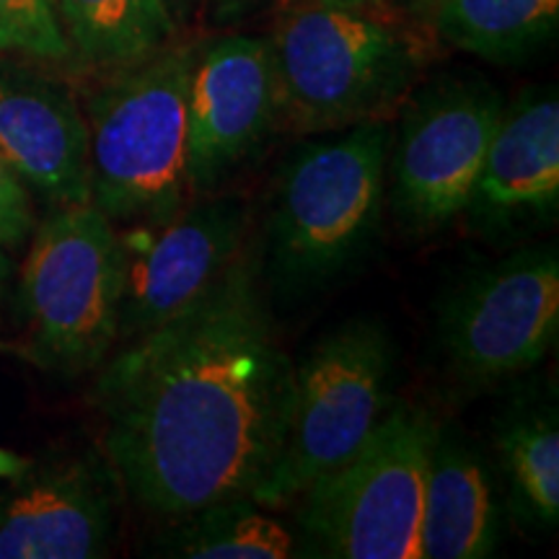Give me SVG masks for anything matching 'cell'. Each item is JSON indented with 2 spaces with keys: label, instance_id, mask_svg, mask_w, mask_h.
<instances>
[{
  "label": "cell",
  "instance_id": "cell-22",
  "mask_svg": "<svg viewBox=\"0 0 559 559\" xmlns=\"http://www.w3.org/2000/svg\"><path fill=\"white\" fill-rule=\"evenodd\" d=\"M29 464H32L29 459L19 456V453H13V451L3 449V445H0V479L19 477V474L24 472Z\"/></svg>",
  "mask_w": 559,
  "mask_h": 559
},
{
  "label": "cell",
  "instance_id": "cell-18",
  "mask_svg": "<svg viewBox=\"0 0 559 559\" xmlns=\"http://www.w3.org/2000/svg\"><path fill=\"white\" fill-rule=\"evenodd\" d=\"M169 544L171 557L187 559H288L300 547L288 526L254 498H230L177 519Z\"/></svg>",
  "mask_w": 559,
  "mask_h": 559
},
{
  "label": "cell",
  "instance_id": "cell-23",
  "mask_svg": "<svg viewBox=\"0 0 559 559\" xmlns=\"http://www.w3.org/2000/svg\"><path fill=\"white\" fill-rule=\"evenodd\" d=\"M11 272H13V262H11L9 251H5L3 243H0V298H3L5 283L11 280Z\"/></svg>",
  "mask_w": 559,
  "mask_h": 559
},
{
  "label": "cell",
  "instance_id": "cell-17",
  "mask_svg": "<svg viewBox=\"0 0 559 559\" xmlns=\"http://www.w3.org/2000/svg\"><path fill=\"white\" fill-rule=\"evenodd\" d=\"M438 37L489 62H521L555 39L559 0H432Z\"/></svg>",
  "mask_w": 559,
  "mask_h": 559
},
{
  "label": "cell",
  "instance_id": "cell-15",
  "mask_svg": "<svg viewBox=\"0 0 559 559\" xmlns=\"http://www.w3.org/2000/svg\"><path fill=\"white\" fill-rule=\"evenodd\" d=\"M498 542L500 510L485 464L440 428L425 474L419 559H487Z\"/></svg>",
  "mask_w": 559,
  "mask_h": 559
},
{
  "label": "cell",
  "instance_id": "cell-10",
  "mask_svg": "<svg viewBox=\"0 0 559 559\" xmlns=\"http://www.w3.org/2000/svg\"><path fill=\"white\" fill-rule=\"evenodd\" d=\"M249 210L236 198H194L145 241H124L120 334L132 342L190 309L243 254Z\"/></svg>",
  "mask_w": 559,
  "mask_h": 559
},
{
  "label": "cell",
  "instance_id": "cell-11",
  "mask_svg": "<svg viewBox=\"0 0 559 559\" xmlns=\"http://www.w3.org/2000/svg\"><path fill=\"white\" fill-rule=\"evenodd\" d=\"M277 128L267 37L228 34L194 50L187 88V190L213 194Z\"/></svg>",
  "mask_w": 559,
  "mask_h": 559
},
{
  "label": "cell",
  "instance_id": "cell-13",
  "mask_svg": "<svg viewBox=\"0 0 559 559\" xmlns=\"http://www.w3.org/2000/svg\"><path fill=\"white\" fill-rule=\"evenodd\" d=\"M0 156L50 205L91 202L86 117L55 75L0 60Z\"/></svg>",
  "mask_w": 559,
  "mask_h": 559
},
{
  "label": "cell",
  "instance_id": "cell-5",
  "mask_svg": "<svg viewBox=\"0 0 559 559\" xmlns=\"http://www.w3.org/2000/svg\"><path fill=\"white\" fill-rule=\"evenodd\" d=\"M124 241L94 202L55 207L34 230L19 277L26 353L39 368L81 376L120 334Z\"/></svg>",
  "mask_w": 559,
  "mask_h": 559
},
{
  "label": "cell",
  "instance_id": "cell-6",
  "mask_svg": "<svg viewBox=\"0 0 559 559\" xmlns=\"http://www.w3.org/2000/svg\"><path fill=\"white\" fill-rule=\"evenodd\" d=\"M440 425L428 409L394 404L370 438L304 489V557L419 559L425 474Z\"/></svg>",
  "mask_w": 559,
  "mask_h": 559
},
{
  "label": "cell",
  "instance_id": "cell-19",
  "mask_svg": "<svg viewBox=\"0 0 559 559\" xmlns=\"http://www.w3.org/2000/svg\"><path fill=\"white\" fill-rule=\"evenodd\" d=\"M498 451L515 513L555 528L559 521V428L555 409L526 412L500 428Z\"/></svg>",
  "mask_w": 559,
  "mask_h": 559
},
{
  "label": "cell",
  "instance_id": "cell-12",
  "mask_svg": "<svg viewBox=\"0 0 559 559\" xmlns=\"http://www.w3.org/2000/svg\"><path fill=\"white\" fill-rule=\"evenodd\" d=\"M120 498L122 481L107 453L29 464L0 492V559L107 557Z\"/></svg>",
  "mask_w": 559,
  "mask_h": 559
},
{
  "label": "cell",
  "instance_id": "cell-16",
  "mask_svg": "<svg viewBox=\"0 0 559 559\" xmlns=\"http://www.w3.org/2000/svg\"><path fill=\"white\" fill-rule=\"evenodd\" d=\"M70 58L99 70L140 62L174 34L171 0H55Z\"/></svg>",
  "mask_w": 559,
  "mask_h": 559
},
{
  "label": "cell",
  "instance_id": "cell-21",
  "mask_svg": "<svg viewBox=\"0 0 559 559\" xmlns=\"http://www.w3.org/2000/svg\"><path fill=\"white\" fill-rule=\"evenodd\" d=\"M32 230L34 210L29 190L0 156V243L5 249L21 247Z\"/></svg>",
  "mask_w": 559,
  "mask_h": 559
},
{
  "label": "cell",
  "instance_id": "cell-3",
  "mask_svg": "<svg viewBox=\"0 0 559 559\" xmlns=\"http://www.w3.org/2000/svg\"><path fill=\"white\" fill-rule=\"evenodd\" d=\"M192 47H160L86 94L91 202L111 223L156 228L190 202L187 88Z\"/></svg>",
  "mask_w": 559,
  "mask_h": 559
},
{
  "label": "cell",
  "instance_id": "cell-14",
  "mask_svg": "<svg viewBox=\"0 0 559 559\" xmlns=\"http://www.w3.org/2000/svg\"><path fill=\"white\" fill-rule=\"evenodd\" d=\"M557 205L559 99L555 86H536L502 104L464 213L481 234H502L551 221Z\"/></svg>",
  "mask_w": 559,
  "mask_h": 559
},
{
  "label": "cell",
  "instance_id": "cell-9",
  "mask_svg": "<svg viewBox=\"0 0 559 559\" xmlns=\"http://www.w3.org/2000/svg\"><path fill=\"white\" fill-rule=\"evenodd\" d=\"M440 345L464 381L492 383L534 368L559 332V257L549 243L513 251L449 293Z\"/></svg>",
  "mask_w": 559,
  "mask_h": 559
},
{
  "label": "cell",
  "instance_id": "cell-4",
  "mask_svg": "<svg viewBox=\"0 0 559 559\" xmlns=\"http://www.w3.org/2000/svg\"><path fill=\"white\" fill-rule=\"evenodd\" d=\"M394 124L366 120L298 145L277 179L270 260L277 280L309 288L353 264L381 226Z\"/></svg>",
  "mask_w": 559,
  "mask_h": 559
},
{
  "label": "cell",
  "instance_id": "cell-1",
  "mask_svg": "<svg viewBox=\"0 0 559 559\" xmlns=\"http://www.w3.org/2000/svg\"><path fill=\"white\" fill-rule=\"evenodd\" d=\"M293 360L241 254L198 304L124 345L96 381L104 453L160 519L254 498L283 451Z\"/></svg>",
  "mask_w": 559,
  "mask_h": 559
},
{
  "label": "cell",
  "instance_id": "cell-20",
  "mask_svg": "<svg viewBox=\"0 0 559 559\" xmlns=\"http://www.w3.org/2000/svg\"><path fill=\"white\" fill-rule=\"evenodd\" d=\"M0 52L39 62L70 60L55 0H0Z\"/></svg>",
  "mask_w": 559,
  "mask_h": 559
},
{
  "label": "cell",
  "instance_id": "cell-24",
  "mask_svg": "<svg viewBox=\"0 0 559 559\" xmlns=\"http://www.w3.org/2000/svg\"><path fill=\"white\" fill-rule=\"evenodd\" d=\"M171 3H174V5H177V0H171Z\"/></svg>",
  "mask_w": 559,
  "mask_h": 559
},
{
  "label": "cell",
  "instance_id": "cell-7",
  "mask_svg": "<svg viewBox=\"0 0 559 559\" xmlns=\"http://www.w3.org/2000/svg\"><path fill=\"white\" fill-rule=\"evenodd\" d=\"M394 342L373 319H349L321 337L293 368V402L283 451L254 495L277 508L337 469L394 407Z\"/></svg>",
  "mask_w": 559,
  "mask_h": 559
},
{
  "label": "cell",
  "instance_id": "cell-2",
  "mask_svg": "<svg viewBox=\"0 0 559 559\" xmlns=\"http://www.w3.org/2000/svg\"><path fill=\"white\" fill-rule=\"evenodd\" d=\"M277 124L321 135L396 107L430 45L386 0H277L270 26Z\"/></svg>",
  "mask_w": 559,
  "mask_h": 559
},
{
  "label": "cell",
  "instance_id": "cell-8",
  "mask_svg": "<svg viewBox=\"0 0 559 559\" xmlns=\"http://www.w3.org/2000/svg\"><path fill=\"white\" fill-rule=\"evenodd\" d=\"M502 104L477 75H440L412 96L391 140L386 185L404 228L430 234L464 213Z\"/></svg>",
  "mask_w": 559,
  "mask_h": 559
}]
</instances>
